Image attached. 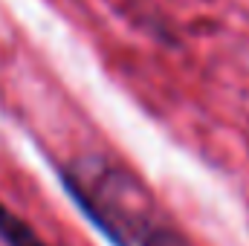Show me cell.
<instances>
[{
    "label": "cell",
    "instance_id": "6da1fadb",
    "mask_svg": "<svg viewBox=\"0 0 249 246\" xmlns=\"http://www.w3.org/2000/svg\"><path fill=\"white\" fill-rule=\"evenodd\" d=\"M58 183L113 246H194L151 188L105 154L61 162Z\"/></svg>",
    "mask_w": 249,
    "mask_h": 246
},
{
    "label": "cell",
    "instance_id": "7a4b0ae2",
    "mask_svg": "<svg viewBox=\"0 0 249 246\" xmlns=\"http://www.w3.org/2000/svg\"><path fill=\"white\" fill-rule=\"evenodd\" d=\"M0 241L3 246H50L18 211L0 200Z\"/></svg>",
    "mask_w": 249,
    "mask_h": 246
}]
</instances>
